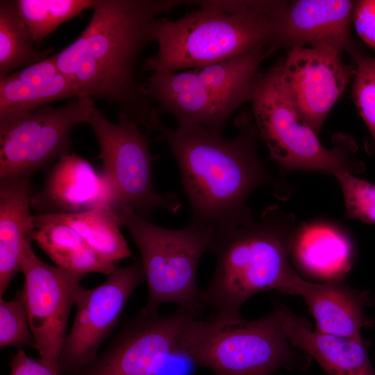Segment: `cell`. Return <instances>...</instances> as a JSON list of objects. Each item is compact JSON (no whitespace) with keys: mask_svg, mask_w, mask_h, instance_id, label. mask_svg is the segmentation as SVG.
Instances as JSON below:
<instances>
[{"mask_svg":"<svg viewBox=\"0 0 375 375\" xmlns=\"http://www.w3.org/2000/svg\"><path fill=\"white\" fill-rule=\"evenodd\" d=\"M235 124L238 133L231 138L191 122L178 121L175 128L169 127L156 112L147 126L167 144L178 164L191 208L189 223L210 228L214 234L253 219L247 199L257 188L268 185L281 199L291 193L260 160L253 117L241 115Z\"/></svg>","mask_w":375,"mask_h":375,"instance_id":"1","label":"cell"},{"mask_svg":"<svg viewBox=\"0 0 375 375\" xmlns=\"http://www.w3.org/2000/svg\"><path fill=\"white\" fill-rule=\"evenodd\" d=\"M189 2L97 0L86 28L53 55L58 69L80 97L116 104L142 126L153 108L138 78V58L154 41L159 16Z\"/></svg>","mask_w":375,"mask_h":375,"instance_id":"2","label":"cell"},{"mask_svg":"<svg viewBox=\"0 0 375 375\" xmlns=\"http://www.w3.org/2000/svg\"><path fill=\"white\" fill-rule=\"evenodd\" d=\"M298 227L292 214L273 205L259 220L214 234L210 253L215 268L200 291L201 312L210 308L214 320L237 324L244 319L241 308L251 297L269 290L290 294L301 277L289 260Z\"/></svg>","mask_w":375,"mask_h":375,"instance_id":"3","label":"cell"},{"mask_svg":"<svg viewBox=\"0 0 375 375\" xmlns=\"http://www.w3.org/2000/svg\"><path fill=\"white\" fill-rule=\"evenodd\" d=\"M283 3L198 1V8L181 18H160L153 35L158 51L145 60L144 69L151 72L191 70L265 45L275 47L276 20Z\"/></svg>","mask_w":375,"mask_h":375,"instance_id":"4","label":"cell"},{"mask_svg":"<svg viewBox=\"0 0 375 375\" xmlns=\"http://www.w3.org/2000/svg\"><path fill=\"white\" fill-rule=\"evenodd\" d=\"M180 353L213 375H272L283 367L304 370L311 360L289 341L278 305L259 319L237 324L196 317L184 331Z\"/></svg>","mask_w":375,"mask_h":375,"instance_id":"5","label":"cell"},{"mask_svg":"<svg viewBox=\"0 0 375 375\" xmlns=\"http://www.w3.org/2000/svg\"><path fill=\"white\" fill-rule=\"evenodd\" d=\"M252 117L269 156L284 171L319 172L335 176L358 174L364 163L355 158L358 147L347 135L333 138L328 149L299 112L284 81L280 63L258 72L251 99Z\"/></svg>","mask_w":375,"mask_h":375,"instance_id":"6","label":"cell"},{"mask_svg":"<svg viewBox=\"0 0 375 375\" xmlns=\"http://www.w3.org/2000/svg\"><path fill=\"white\" fill-rule=\"evenodd\" d=\"M114 210L140 253L148 287L144 307L155 309L164 303H176L200 315L197 272L201 256L210 252L214 231L191 223L180 229L163 228L123 204Z\"/></svg>","mask_w":375,"mask_h":375,"instance_id":"7","label":"cell"},{"mask_svg":"<svg viewBox=\"0 0 375 375\" xmlns=\"http://www.w3.org/2000/svg\"><path fill=\"white\" fill-rule=\"evenodd\" d=\"M88 124L98 141L102 174L118 203L132 208L143 217L158 208L172 213L179 210L176 194H161L154 189L149 141L137 121L119 111L118 122L112 123L94 105Z\"/></svg>","mask_w":375,"mask_h":375,"instance_id":"8","label":"cell"},{"mask_svg":"<svg viewBox=\"0 0 375 375\" xmlns=\"http://www.w3.org/2000/svg\"><path fill=\"white\" fill-rule=\"evenodd\" d=\"M94 106L85 96L0 122V182L31 174L69 153V133L88 122Z\"/></svg>","mask_w":375,"mask_h":375,"instance_id":"9","label":"cell"},{"mask_svg":"<svg viewBox=\"0 0 375 375\" xmlns=\"http://www.w3.org/2000/svg\"><path fill=\"white\" fill-rule=\"evenodd\" d=\"M196 317L180 307L168 315L143 307L92 363L73 375H159L169 358L180 354L184 331Z\"/></svg>","mask_w":375,"mask_h":375,"instance_id":"10","label":"cell"},{"mask_svg":"<svg viewBox=\"0 0 375 375\" xmlns=\"http://www.w3.org/2000/svg\"><path fill=\"white\" fill-rule=\"evenodd\" d=\"M28 242L21 263L24 277L22 290L40 358L58 372V361L67 335L71 310L84 289L83 276L40 260ZM60 374V373H59Z\"/></svg>","mask_w":375,"mask_h":375,"instance_id":"11","label":"cell"},{"mask_svg":"<svg viewBox=\"0 0 375 375\" xmlns=\"http://www.w3.org/2000/svg\"><path fill=\"white\" fill-rule=\"evenodd\" d=\"M140 260L116 267L100 285L83 289L58 361L60 375H73L92 363L101 344L117 324L134 290L144 281Z\"/></svg>","mask_w":375,"mask_h":375,"instance_id":"12","label":"cell"},{"mask_svg":"<svg viewBox=\"0 0 375 375\" xmlns=\"http://www.w3.org/2000/svg\"><path fill=\"white\" fill-rule=\"evenodd\" d=\"M342 52L324 47H294L280 62L281 72L299 112L319 135L356 68L346 65Z\"/></svg>","mask_w":375,"mask_h":375,"instance_id":"13","label":"cell"},{"mask_svg":"<svg viewBox=\"0 0 375 375\" xmlns=\"http://www.w3.org/2000/svg\"><path fill=\"white\" fill-rule=\"evenodd\" d=\"M356 1H283L276 25L275 47H324L361 56L351 33Z\"/></svg>","mask_w":375,"mask_h":375,"instance_id":"14","label":"cell"},{"mask_svg":"<svg viewBox=\"0 0 375 375\" xmlns=\"http://www.w3.org/2000/svg\"><path fill=\"white\" fill-rule=\"evenodd\" d=\"M118 204L106 177L83 157L69 153L60 158L43 187L32 195L38 214H74Z\"/></svg>","mask_w":375,"mask_h":375,"instance_id":"15","label":"cell"},{"mask_svg":"<svg viewBox=\"0 0 375 375\" xmlns=\"http://www.w3.org/2000/svg\"><path fill=\"white\" fill-rule=\"evenodd\" d=\"M145 92L160 115L172 114L178 121L222 132L233 112L205 86L193 69L153 72L144 83Z\"/></svg>","mask_w":375,"mask_h":375,"instance_id":"16","label":"cell"},{"mask_svg":"<svg viewBox=\"0 0 375 375\" xmlns=\"http://www.w3.org/2000/svg\"><path fill=\"white\" fill-rule=\"evenodd\" d=\"M290 294L304 300L314 317L316 331L341 338H361L363 328L374 326L365 308L370 293L347 284L344 279L312 283L300 277Z\"/></svg>","mask_w":375,"mask_h":375,"instance_id":"17","label":"cell"},{"mask_svg":"<svg viewBox=\"0 0 375 375\" xmlns=\"http://www.w3.org/2000/svg\"><path fill=\"white\" fill-rule=\"evenodd\" d=\"M283 328L295 348L316 360L329 375H375L369 344L362 338H341L312 330L308 322L278 305Z\"/></svg>","mask_w":375,"mask_h":375,"instance_id":"18","label":"cell"},{"mask_svg":"<svg viewBox=\"0 0 375 375\" xmlns=\"http://www.w3.org/2000/svg\"><path fill=\"white\" fill-rule=\"evenodd\" d=\"M292 258L303 274L323 282L343 280L354 259V246L347 232L326 220L299 225Z\"/></svg>","mask_w":375,"mask_h":375,"instance_id":"19","label":"cell"},{"mask_svg":"<svg viewBox=\"0 0 375 375\" xmlns=\"http://www.w3.org/2000/svg\"><path fill=\"white\" fill-rule=\"evenodd\" d=\"M80 97L60 72L54 56L0 78V122L35 111L50 103Z\"/></svg>","mask_w":375,"mask_h":375,"instance_id":"20","label":"cell"},{"mask_svg":"<svg viewBox=\"0 0 375 375\" xmlns=\"http://www.w3.org/2000/svg\"><path fill=\"white\" fill-rule=\"evenodd\" d=\"M31 176L0 182V297L17 272L26 244L32 241Z\"/></svg>","mask_w":375,"mask_h":375,"instance_id":"21","label":"cell"},{"mask_svg":"<svg viewBox=\"0 0 375 375\" xmlns=\"http://www.w3.org/2000/svg\"><path fill=\"white\" fill-rule=\"evenodd\" d=\"M32 240L56 266L84 276L96 272L110 274L117 267L101 258L67 225L44 214L33 215Z\"/></svg>","mask_w":375,"mask_h":375,"instance_id":"22","label":"cell"},{"mask_svg":"<svg viewBox=\"0 0 375 375\" xmlns=\"http://www.w3.org/2000/svg\"><path fill=\"white\" fill-rule=\"evenodd\" d=\"M276 50L273 44L193 69L201 82L233 113L250 101L261 63Z\"/></svg>","mask_w":375,"mask_h":375,"instance_id":"23","label":"cell"},{"mask_svg":"<svg viewBox=\"0 0 375 375\" xmlns=\"http://www.w3.org/2000/svg\"><path fill=\"white\" fill-rule=\"evenodd\" d=\"M44 215L71 227L101 258L111 263L131 256L120 231L121 226L114 208H99L80 213Z\"/></svg>","mask_w":375,"mask_h":375,"instance_id":"24","label":"cell"},{"mask_svg":"<svg viewBox=\"0 0 375 375\" xmlns=\"http://www.w3.org/2000/svg\"><path fill=\"white\" fill-rule=\"evenodd\" d=\"M15 1H0V78L48 57L51 49L38 50Z\"/></svg>","mask_w":375,"mask_h":375,"instance_id":"25","label":"cell"},{"mask_svg":"<svg viewBox=\"0 0 375 375\" xmlns=\"http://www.w3.org/2000/svg\"><path fill=\"white\" fill-rule=\"evenodd\" d=\"M35 43L42 42L64 22L93 8L97 0H15Z\"/></svg>","mask_w":375,"mask_h":375,"instance_id":"26","label":"cell"},{"mask_svg":"<svg viewBox=\"0 0 375 375\" xmlns=\"http://www.w3.org/2000/svg\"><path fill=\"white\" fill-rule=\"evenodd\" d=\"M34 347L28 313L22 291L15 298L7 301L0 298V346L22 349Z\"/></svg>","mask_w":375,"mask_h":375,"instance_id":"27","label":"cell"},{"mask_svg":"<svg viewBox=\"0 0 375 375\" xmlns=\"http://www.w3.org/2000/svg\"><path fill=\"white\" fill-rule=\"evenodd\" d=\"M334 176L342 189L346 217L375 224V185L345 172Z\"/></svg>","mask_w":375,"mask_h":375,"instance_id":"28","label":"cell"},{"mask_svg":"<svg viewBox=\"0 0 375 375\" xmlns=\"http://www.w3.org/2000/svg\"><path fill=\"white\" fill-rule=\"evenodd\" d=\"M355 61L352 98L375 140V57L360 56Z\"/></svg>","mask_w":375,"mask_h":375,"instance_id":"29","label":"cell"},{"mask_svg":"<svg viewBox=\"0 0 375 375\" xmlns=\"http://www.w3.org/2000/svg\"><path fill=\"white\" fill-rule=\"evenodd\" d=\"M352 23L359 37L375 51V0L356 1Z\"/></svg>","mask_w":375,"mask_h":375,"instance_id":"30","label":"cell"},{"mask_svg":"<svg viewBox=\"0 0 375 375\" xmlns=\"http://www.w3.org/2000/svg\"><path fill=\"white\" fill-rule=\"evenodd\" d=\"M9 365L11 368L9 375H60L40 358L29 357L23 349L18 350Z\"/></svg>","mask_w":375,"mask_h":375,"instance_id":"31","label":"cell"},{"mask_svg":"<svg viewBox=\"0 0 375 375\" xmlns=\"http://www.w3.org/2000/svg\"><path fill=\"white\" fill-rule=\"evenodd\" d=\"M369 305L375 306V294L371 296Z\"/></svg>","mask_w":375,"mask_h":375,"instance_id":"32","label":"cell"}]
</instances>
